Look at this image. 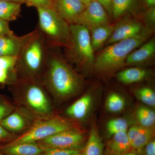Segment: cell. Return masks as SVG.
<instances>
[{
    "label": "cell",
    "mask_w": 155,
    "mask_h": 155,
    "mask_svg": "<svg viewBox=\"0 0 155 155\" xmlns=\"http://www.w3.org/2000/svg\"><path fill=\"white\" fill-rule=\"evenodd\" d=\"M83 140L81 134L70 129L53 134L37 143L43 148L78 150Z\"/></svg>",
    "instance_id": "52a82bcc"
},
{
    "label": "cell",
    "mask_w": 155,
    "mask_h": 155,
    "mask_svg": "<svg viewBox=\"0 0 155 155\" xmlns=\"http://www.w3.org/2000/svg\"><path fill=\"white\" fill-rule=\"evenodd\" d=\"M135 94L137 98L143 104L155 107V93L152 89L147 87L139 88L136 91Z\"/></svg>",
    "instance_id": "484cf974"
},
{
    "label": "cell",
    "mask_w": 155,
    "mask_h": 155,
    "mask_svg": "<svg viewBox=\"0 0 155 155\" xmlns=\"http://www.w3.org/2000/svg\"><path fill=\"white\" fill-rule=\"evenodd\" d=\"M20 3L0 1V19L6 21H14L21 12Z\"/></svg>",
    "instance_id": "7402d4cb"
},
{
    "label": "cell",
    "mask_w": 155,
    "mask_h": 155,
    "mask_svg": "<svg viewBox=\"0 0 155 155\" xmlns=\"http://www.w3.org/2000/svg\"><path fill=\"white\" fill-rule=\"evenodd\" d=\"M114 29V26L109 24L98 26L92 29L91 39L94 51L99 48L107 41L112 35Z\"/></svg>",
    "instance_id": "ac0fdd59"
},
{
    "label": "cell",
    "mask_w": 155,
    "mask_h": 155,
    "mask_svg": "<svg viewBox=\"0 0 155 155\" xmlns=\"http://www.w3.org/2000/svg\"><path fill=\"white\" fill-rule=\"evenodd\" d=\"M25 3L28 6H34L38 8H53L52 0H26Z\"/></svg>",
    "instance_id": "f546056e"
},
{
    "label": "cell",
    "mask_w": 155,
    "mask_h": 155,
    "mask_svg": "<svg viewBox=\"0 0 155 155\" xmlns=\"http://www.w3.org/2000/svg\"><path fill=\"white\" fill-rule=\"evenodd\" d=\"M137 119L140 126L146 127H150L154 125L155 114L149 108L140 106L136 110Z\"/></svg>",
    "instance_id": "cb8c5ba5"
},
{
    "label": "cell",
    "mask_w": 155,
    "mask_h": 155,
    "mask_svg": "<svg viewBox=\"0 0 155 155\" xmlns=\"http://www.w3.org/2000/svg\"><path fill=\"white\" fill-rule=\"evenodd\" d=\"M143 31L141 23L137 21L128 20L121 22L114 28L112 35L107 41L111 45L120 41L137 36Z\"/></svg>",
    "instance_id": "8fae6325"
},
{
    "label": "cell",
    "mask_w": 155,
    "mask_h": 155,
    "mask_svg": "<svg viewBox=\"0 0 155 155\" xmlns=\"http://www.w3.org/2000/svg\"><path fill=\"white\" fill-rule=\"evenodd\" d=\"M19 56L28 71L37 72L40 69L44 57L42 41L35 34H31L26 41Z\"/></svg>",
    "instance_id": "8992f818"
},
{
    "label": "cell",
    "mask_w": 155,
    "mask_h": 155,
    "mask_svg": "<svg viewBox=\"0 0 155 155\" xmlns=\"http://www.w3.org/2000/svg\"><path fill=\"white\" fill-rule=\"evenodd\" d=\"M128 123L127 120L122 118L111 119L107 124L108 134L113 136L115 134L122 131H127Z\"/></svg>",
    "instance_id": "4316f807"
},
{
    "label": "cell",
    "mask_w": 155,
    "mask_h": 155,
    "mask_svg": "<svg viewBox=\"0 0 155 155\" xmlns=\"http://www.w3.org/2000/svg\"><path fill=\"white\" fill-rule=\"evenodd\" d=\"M149 31H143L137 36L110 45L95 59V69L98 72H108L122 67L128 55L147 40Z\"/></svg>",
    "instance_id": "6da1fadb"
},
{
    "label": "cell",
    "mask_w": 155,
    "mask_h": 155,
    "mask_svg": "<svg viewBox=\"0 0 155 155\" xmlns=\"http://www.w3.org/2000/svg\"><path fill=\"white\" fill-rule=\"evenodd\" d=\"M14 34L9 27L8 21L0 19V37Z\"/></svg>",
    "instance_id": "4dcf8cb0"
},
{
    "label": "cell",
    "mask_w": 155,
    "mask_h": 155,
    "mask_svg": "<svg viewBox=\"0 0 155 155\" xmlns=\"http://www.w3.org/2000/svg\"><path fill=\"white\" fill-rule=\"evenodd\" d=\"M127 131H122L115 134L109 143V149L115 155H123L131 148L127 134Z\"/></svg>",
    "instance_id": "e0dca14e"
},
{
    "label": "cell",
    "mask_w": 155,
    "mask_h": 155,
    "mask_svg": "<svg viewBox=\"0 0 155 155\" xmlns=\"http://www.w3.org/2000/svg\"><path fill=\"white\" fill-rule=\"evenodd\" d=\"M131 148L140 150L144 147L152 140L153 131L150 127L133 125L127 131Z\"/></svg>",
    "instance_id": "4fadbf2b"
},
{
    "label": "cell",
    "mask_w": 155,
    "mask_h": 155,
    "mask_svg": "<svg viewBox=\"0 0 155 155\" xmlns=\"http://www.w3.org/2000/svg\"><path fill=\"white\" fill-rule=\"evenodd\" d=\"M70 155H83L81 154L80 153V152H79L74 153L72 154H71Z\"/></svg>",
    "instance_id": "b9f144b4"
},
{
    "label": "cell",
    "mask_w": 155,
    "mask_h": 155,
    "mask_svg": "<svg viewBox=\"0 0 155 155\" xmlns=\"http://www.w3.org/2000/svg\"><path fill=\"white\" fill-rule=\"evenodd\" d=\"M0 155H5V154H4V153H2L1 152H0Z\"/></svg>",
    "instance_id": "7bdbcfd3"
},
{
    "label": "cell",
    "mask_w": 155,
    "mask_h": 155,
    "mask_svg": "<svg viewBox=\"0 0 155 155\" xmlns=\"http://www.w3.org/2000/svg\"><path fill=\"white\" fill-rule=\"evenodd\" d=\"M10 137V134L8 130L0 124V141L7 140Z\"/></svg>",
    "instance_id": "d590c367"
},
{
    "label": "cell",
    "mask_w": 155,
    "mask_h": 155,
    "mask_svg": "<svg viewBox=\"0 0 155 155\" xmlns=\"http://www.w3.org/2000/svg\"><path fill=\"white\" fill-rule=\"evenodd\" d=\"M31 35L19 37L14 34L0 37V57L11 56L19 57Z\"/></svg>",
    "instance_id": "7c38bea8"
},
{
    "label": "cell",
    "mask_w": 155,
    "mask_h": 155,
    "mask_svg": "<svg viewBox=\"0 0 155 155\" xmlns=\"http://www.w3.org/2000/svg\"><path fill=\"white\" fill-rule=\"evenodd\" d=\"M16 56H4L0 57V68L8 70L12 69L18 60Z\"/></svg>",
    "instance_id": "83f0119b"
},
{
    "label": "cell",
    "mask_w": 155,
    "mask_h": 155,
    "mask_svg": "<svg viewBox=\"0 0 155 155\" xmlns=\"http://www.w3.org/2000/svg\"><path fill=\"white\" fill-rule=\"evenodd\" d=\"M145 4L149 8L155 7V0H144Z\"/></svg>",
    "instance_id": "74e56055"
},
{
    "label": "cell",
    "mask_w": 155,
    "mask_h": 155,
    "mask_svg": "<svg viewBox=\"0 0 155 155\" xmlns=\"http://www.w3.org/2000/svg\"><path fill=\"white\" fill-rule=\"evenodd\" d=\"M140 0H114L112 16L119 19L131 12L138 5Z\"/></svg>",
    "instance_id": "ffe728a7"
},
{
    "label": "cell",
    "mask_w": 155,
    "mask_h": 155,
    "mask_svg": "<svg viewBox=\"0 0 155 155\" xmlns=\"http://www.w3.org/2000/svg\"><path fill=\"white\" fill-rule=\"evenodd\" d=\"M105 9L106 11L110 16H112L114 0H96Z\"/></svg>",
    "instance_id": "d6a6232c"
},
{
    "label": "cell",
    "mask_w": 155,
    "mask_h": 155,
    "mask_svg": "<svg viewBox=\"0 0 155 155\" xmlns=\"http://www.w3.org/2000/svg\"><path fill=\"white\" fill-rule=\"evenodd\" d=\"M146 70L138 68H131L119 72L117 78L124 84H131L143 80L147 75Z\"/></svg>",
    "instance_id": "44dd1931"
},
{
    "label": "cell",
    "mask_w": 155,
    "mask_h": 155,
    "mask_svg": "<svg viewBox=\"0 0 155 155\" xmlns=\"http://www.w3.org/2000/svg\"><path fill=\"white\" fill-rule=\"evenodd\" d=\"M71 128L70 125L67 122L58 119L41 121L36 123L27 132L9 142L6 145L37 143L53 134L70 130Z\"/></svg>",
    "instance_id": "277c9868"
},
{
    "label": "cell",
    "mask_w": 155,
    "mask_h": 155,
    "mask_svg": "<svg viewBox=\"0 0 155 155\" xmlns=\"http://www.w3.org/2000/svg\"><path fill=\"white\" fill-rule=\"evenodd\" d=\"M92 101L91 95H84L69 106L66 110V113L68 116L74 119H84L90 110Z\"/></svg>",
    "instance_id": "2e32d148"
},
{
    "label": "cell",
    "mask_w": 155,
    "mask_h": 155,
    "mask_svg": "<svg viewBox=\"0 0 155 155\" xmlns=\"http://www.w3.org/2000/svg\"><path fill=\"white\" fill-rule=\"evenodd\" d=\"M72 45L78 60L87 65L94 64L95 58L88 28L83 25L71 24L69 26Z\"/></svg>",
    "instance_id": "5b68a950"
},
{
    "label": "cell",
    "mask_w": 155,
    "mask_h": 155,
    "mask_svg": "<svg viewBox=\"0 0 155 155\" xmlns=\"http://www.w3.org/2000/svg\"><path fill=\"white\" fill-rule=\"evenodd\" d=\"M40 28L56 42L72 45L69 26L53 8H37Z\"/></svg>",
    "instance_id": "3957f363"
},
{
    "label": "cell",
    "mask_w": 155,
    "mask_h": 155,
    "mask_svg": "<svg viewBox=\"0 0 155 155\" xmlns=\"http://www.w3.org/2000/svg\"><path fill=\"white\" fill-rule=\"evenodd\" d=\"M44 150L38 143L0 146V152L5 155H39Z\"/></svg>",
    "instance_id": "5bb4252c"
},
{
    "label": "cell",
    "mask_w": 155,
    "mask_h": 155,
    "mask_svg": "<svg viewBox=\"0 0 155 155\" xmlns=\"http://www.w3.org/2000/svg\"><path fill=\"white\" fill-rule=\"evenodd\" d=\"M81 0H55L54 8L64 19L73 24L86 8Z\"/></svg>",
    "instance_id": "9c48e42d"
},
{
    "label": "cell",
    "mask_w": 155,
    "mask_h": 155,
    "mask_svg": "<svg viewBox=\"0 0 155 155\" xmlns=\"http://www.w3.org/2000/svg\"><path fill=\"white\" fill-rule=\"evenodd\" d=\"M145 149V155H155V141L152 139L146 145Z\"/></svg>",
    "instance_id": "836d02e7"
},
{
    "label": "cell",
    "mask_w": 155,
    "mask_h": 155,
    "mask_svg": "<svg viewBox=\"0 0 155 155\" xmlns=\"http://www.w3.org/2000/svg\"><path fill=\"white\" fill-rule=\"evenodd\" d=\"M123 155H137L135 153L128 152V153H125V154H124Z\"/></svg>",
    "instance_id": "60d3db41"
},
{
    "label": "cell",
    "mask_w": 155,
    "mask_h": 155,
    "mask_svg": "<svg viewBox=\"0 0 155 155\" xmlns=\"http://www.w3.org/2000/svg\"><path fill=\"white\" fill-rule=\"evenodd\" d=\"M146 18L147 21L152 24H154L155 22V7L149 8L146 14Z\"/></svg>",
    "instance_id": "e575fe53"
},
{
    "label": "cell",
    "mask_w": 155,
    "mask_h": 155,
    "mask_svg": "<svg viewBox=\"0 0 155 155\" xmlns=\"http://www.w3.org/2000/svg\"><path fill=\"white\" fill-rule=\"evenodd\" d=\"M25 99L28 105L40 114H48L51 110L49 102L44 92L35 84L30 85L27 88Z\"/></svg>",
    "instance_id": "30bf717a"
},
{
    "label": "cell",
    "mask_w": 155,
    "mask_h": 155,
    "mask_svg": "<svg viewBox=\"0 0 155 155\" xmlns=\"http://www.w3.org/2000/svg\"><path fill=\"white\" fill-rule=\"evenodd\" d=\"M155 53V38H152L141 47L130 53L125 61V64H141L152 58Z\"/></svg>",
    "instance_id": "9a60e30c"
},
{
    "label": "cell",
    "mask_w": 155,
    "mask_h": 155,
    "mask_svg": "<svg viewBox=\"0 0 155 155\" xmlns=\"http://www.w3.org/2000/svg\"><path fill=\"white\" fill-rule=\"evenodd\" d=\"M44 150L39 155H70L79 152L78 150L62 149L58 148H44Z\"/></svg>",
    "instance_id": "f1b7e54d"
},
{
    "label": "cell",
    "mask_w": 155,
    "mask_h": 155,
    "mask_svg": "<svg viewBox=\"0 0 155 155\" xmlns=\"http://www.w3.org/2000/svg\"><path fill=\"white\" fill-rule=\"evenodd\" d=\"M0 124L6 130L15 132L23 129L25 123L20 114L14 113L5 117L0 122Z\"/></svg>",
    "instance_id": "603a6c76"
},
{
    "label": "cell",
    "mask_w": 155,
    "mask_h": 155,
    "mask_svg": "<svg viewBox=\"0 0 155 155\" xmlns=\"http://www.w3.org/2000/svg\"><path fill=\"white\" fill-rule=\"evenodd\" d=\"M48 80L51 88L58 96H71L80 89L81 80L67 64L54 57L50 61Z\"/></svg>",
    "instance_id": "7a4b0ae2"
},
{
    "label": "cell",
    "mask_w": 155,
    "mask_h": 155,
    "mask_svg": "<svg viewBox=\"0 0 155 155\" xmlns=\"http://www.w3.org/2000/svg\"><path fill=\"white\" fill-rule=\"evenodd\" d=\"M104 144L96 127L92 128L83 155H103Z\"/></svg>",
    "instance_id": "d6986e66"
},
{
    "label": "cell",
    "mask_w": 155,
    "mask_h": 155,
    "mask_svg": "<svg viewBox=\"0 0 155 155\" xmlns=\"http://www.w3.org/2000/svg\"><path fill=\"white\" fill-rule=\"evenodd\" d=\"M2 1H6V2H15L17 3H20V4H22V3H25L26 0H0Z\"/></svg>",
    "instance_id": "f35d334b"
},
{
    "label": "cell",
    "mask_w": 155,
    "mask_h": 155,
    "mask_svg": "<svg viewBox=\"0 0 155 155\" xmlns=\"http://www.w3.org/2000/svg\"><path fill=\"white\" fill-rule=\"evenodd\" d=\"M125 105V100L122 96L116 93H112L106 101V107L111 113H119L123 110Z\"/></svg>",
    "instance_id": "d4e9b609"
},
{
    "label": "cell",
    "mask_w": 155,
    "mask_h": 155,
    "mask_svg": "<svg viewBox=\"0 0 155 155\" xmlns=\"http://www.w3.org/2000/svg\"><path fill=\"white\" fill-rule=\"evenodd\" d=\"M8 70L0 68V83L5 82L8 76Z\"/></svg>",
    "instance_id": "8d00e7d4"
},
{
    "label": "cell",
    "mask_w": 155,
    "mask_h": 155,
    "mask_svg": "<svg viewBox=\"0 0 155 155\" xmlns=\"http://www.w3.org/2000/svg\"><path fill=\"white\" fill-rule=\"evenodd\" d=\"M81 1H82V2L84 3V4H85V5L87 6V5H88V4L91 2L92 1H93V0H81Z\"/></svg>",
    "instance_id": "ab89813d"
},
{
    "label": "cell",
    "mask_w": 155,
    "mask_h": 155,
    "mask_svg": "<svg viewBox=\"0 0 155 155\" xmlns=\"http://www.w3.org/2000/svg\"><path fill=\"white\" fill-rule=\"evenodd\" d=\"M107 13L96 0H93L86 6L73 24L85 26L91 30L98 26L109 24Z\"/></svg>",
    "instance_id": "ba28073f"
},
{
    "label": "cell",
    "mask_w": 155,
    "mask_h": 155,
    "mask_svg": "<svg viewBox=\"0 0 155 155\" xmlns=\"http://www.w3.org/2000/svg\"><path fill=\"white\" fill-rule=\"evenodd\" d=\"M11 111L10 106L5 102L0 100V122L8 116Z\"/></svg>",
    "instance_id": "1f68e13d"
}]
</instances>
